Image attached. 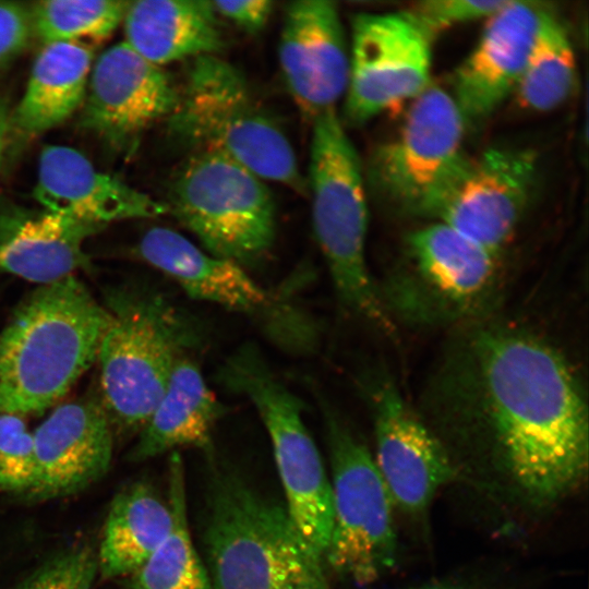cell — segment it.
I'll return each mask as SVG.
<instances>
[{
  "label": "cell",
  "instance_id": "1",
  "mask_svg": "<svg viewBox=\"0 0 589 589\" xmlns=\"http://www.w3.org/2000/svg\"><path fill=\"white\" fill-rule=\"evenodd\" d=\"M434 434L477 443L534 502L574 489L588 466V404L567 357L493 314L450 329L416 408Z\"/></svg>",
  "mask_w": 589,
  "mask_h": 589
},
{
  "label": "cell",
  "instance_id": "2",
  "mask_svg": "<svg viewBox=\"0 0 589 589\" xmlns=\"http://www.w3.org/2000/svg\"><path fill=\"white\" fill-rule=\"evenodd\" d=\"M108 312L74 275L40 285L0 333V412L41 414L97 361Z\"/></svg>",
  "mask_w": 589,
  "mask_h": 589
},
{
  "label": "cell",
  "instance_id": "3",
  "mask_svg": "<svg viewBox=\"0 0 589 589\" xmlns=\"http://www.w3.org/2000/svg\"><path fill=\"white\" fill-rule=\"evenodd\" d=\"M108 323L97 361L99 396L113 432H140L159 402L176 363L192 354L201 333L161 292L127 286L109 290Z\"/></svg>",
  "mask_w": 589,
  "mask_h": 589
},
{
  "label": "cell",
  "instance_id": "4",
  "mask_svg": "<svg viewBox=\"0 0 589 589\" xmlns=\"http://www.w3.org/2000/svg\"><path fill=\"white\" fill-rule=\"evenodd\" d=\"M204 545L212 589H327L324 560L286 507L229 471L212 479Z\"/></svg>",
  "mask_w": 589,
  "mask_h": 589
},
{
  "label": "cell",
  "instance_id": "5",
  "mask_svg": "<svg viewBox=\"0 0 589 589\" xmlns=\"http://www.w3.org/2000/svg\"><path fill=\"white\" fill-rule=\"evenodd\" d=\"M167 121L172 140L191 154L216 153L263 180L308 192L289 139L242 73L217 55L190 62Z\"/></svg>",
  "mask_w": 589,
  "mask_h": 589
},
{
  "label": "cell",
  "instance_id": "6",
  "mask_svg": "<svg viewBox=\"0 0 589 589\" xmlns=\"http://www.w3.org/2000/svg\"><path fill=\"white\" fill-rule=\"evenodd\" d=\"M308 192L314 233L345 308L388 337L397 327L366 265L368 205L359 155L335 109L312 121Z\"/></svg>",
  "mask_w": 589,
  "mask_h": 589
},
{
  "label": "cell",
  "instance_id": "7",
  "mask_svg": "<svg viewBox=\"0 0 589 589\" xmlns=\"http://www.w3.org/2000/svg\"><path fill=\"white\" fill-rule=\"evenodd\" d=\"M405 244L402 257L377 284L395 325L453 329L493 314L500 254L436 221L412 231Z\"/></svg>",
  "mask_w": 589,
  "mask_h": 589
},
{
  "label": "cell",
  "instance_id": "8",
  "mask_svg": "<svg viewBox=\"0 0 589 589\" xmlns=\"http://www.w3.org/2000/svg\"><path fill=\"white\" fill-rule=\"evenodd\" d=\"M217 377L257 411L271 438L285 507L300 534L324 560L333 528L332 484L305 426L301 400L250 344L225 360Z\"/></svg>",
  "mask_w": 589,
  "mask_h": 589
},
{
  "label": "cell",
  "instance_id": "9",
  "mask_svg": "<svg viewBox=\"0 0 589 589\" xmlns=\"http://www.w3.org/2000/svg\"><path fill=\"white\" fill-rule=\"evenodd\" d=\"M169 201L168 209L215 256L243 265L273 245L276 209L265 180L223 155L191 154L171 181Z\"/></svg>",
  "mask_w": 589,
  "mask_h": 589
},
{
  "label": "cell",
  "instance_id": "10",
  "mask_svg": "<svg viewBox=\"0 0 589 589\" xmlns=\"http://www.w3.org/2000/svg\"><path fill=\"white\" fill-rule=\"evenodd\" d=\"M322 410L333 476V528L324 561L366 586L395 563L393 502L366 445L327 402Z\"/></svg>",
  "mask_w": 589,
  "mask_h": 589
},
{
  "label": "cell",
  "instance_id": "11",
  "mask_svg": "<svg viewBox=\"0 0 589 589\" xmlns=\"http://www.w3.org/2000/svg\"><path fill=\"white\" fill-rule=\"evenodd\" d=\"M139 254L189 297L245 315L284 349L302 353L316 345L314 322L288 294L262 287L239 263L206 252L181 233L154 227L141 238Z\"/></svg>",
  "mask_w": 589,
  "mask_h": 589
},
{
  "label": "cell",
  "instance_id": "12",
  "mask_svg": "<svg viewBox=\"0 0 589 589\" xmlns=\"http://www.w3.org/2000/svg\"><path fill=\"white\" fill-rule=\"evenodd\" d=\"M465 129L453 96L430 84L411 100L396 137L373 155V187L398 209L428 217L465 158Z\"/></svg>",
  "mask_w": 589,
  "mask_h": 589
},
{
  "label": "cell",
  "instance_id": "13",
  "mask_svg": "<svg viewBox=\"0 0 589 589\" xmlns=\"http://www.w3.org/2000/svg\"><path fill=\"white\" fill-rule=\"evenodd\" d=\"M360 386L373 421V458L390 500L408 514L422 513L454 478L452 456L387 368L369 369Z\"/></svg>",
  "mask_w": 589,
  "mask_h": 589
},
{
  "label": "cell",
  "instance_id": "14",
  "mask_svg": "<svg viewBox=\"0 0 589 589\" xmlns=\"http://www.w3.org/2000/svg\"><path fill=\"white\" fill-rule=\"evenodd\" d=\"M433 39L405 12L354 16L346 121L361 124L414 99L430 83Z\"/></svg>",
  "mask_w": 589,
  "mask_h": 589
},
{
  "label": "cell",
  "instance_id": "15",
  "mask_svg": "<svg viewBox=\"0 0 589 589\" xmlns=\"http://www.w3.org/2000/svg\"><path fill=\"white\" fill-rule=\"evenodd\" d=\"M536 175L537 157L529 149L465 156L428 217L501 255L525 214Z\"/></svg>",
  "mask_w": 589,
  "mask_h": 589
},
{
  "label": "cell",
  "instance_id": "16",
  "mask_svg": "<svg viewBox=\"0 0 589 589\" xmlns=\"http://www.w3.org/2000/svg\"><path fill=\"white\" fill-rule=\"evenodd\" d=\"M178 98L163 68L122 41L93 63L81 124L112 146L128 147L154 122L167 119Z\"/></svg>",
  "mask_w": 589,
  "mask_h": 589
},
{
  "label": "cell",
  "instance_id": "17",
  "mask_svg": "<svg viewBox=\"0 0 589 589\" xmlns=\"http://www.w3.org/2000/svg\"><path fill=\"white\" fill-rule=\"evenodd\" d=\"M278 60L285 85L311 120L335 109L349 80V46L337 4L329 0L290 2L284 14Z\"/></svg>",
  "mask_w": 589,
  "mask_h": 589
},
{
  "label": "cell",
  "instance_id": "18",
  "mask_svg": "<svg viewBox=\"0 0 589 589\" xmlns=\"http://www.w3.org/2000/svg\"><path fill=\"white\" fill-rule=\"evenodd\" d=\"M33 438L36 476L27 496L49 500L74 494L109 468L113 429L99 393L56 407Z\"/></svg>",
  "mask_w": 589,
  "mask_h": 589
},
{
  "label": "cell",
  "instance_id": "19",
  "mask_svg": "<svg viewBox=\"0 0 589 589\" xmlns=\"http://www.w3.org/2000/svg\"><path fill=\"white\" fill-rule=\"evenodd\" d=\"M543 11L536 2L508 0L486 19L477 46L454 76L452 96L466 125L484 120L515 91Z\"/></svg>",
  "mask_w": 589,
  "mask_h": 589
},
{
  "label": "cell",
  "instance_id": "20",
  "mask_svg": "<svg viewBox=\"0 0 589 589\" xmlns=\"http://www.w3.org/2000/svg\"><path fill=\"white\" fill-rule=\"evenodd\" d=\"M34 197L44 211L104 227L107 223L163 215L168 207L101 172L77 149L43 148Z\"/></svg>",
  "mask_w": 589,
  "mask_h": 589
},
{
  "label": "cell",
  "instance_id": "21",
  "mask_svg": "<svg viewBox=\"0 0 589 589\" xmlns=\"http://www.w3.org/2000/svg\"><path fill=\"white\" fill-rule=\"evenodd\" d=\"M100 227L43 211L0 219V273L47 285L83 267L88 237Z\"/></svg>",
  "mask_w": 589,
  "mask_h": 589
},
{
  "label": "cell",
  "instance_id": "22",
  "mask_svg": "<svg viewBox=\"0 0 589 589\" xmlns=\"http://www.w3.org/2000/svg\"><path fill=\"white\" fill-rule=\"evenodd\" d=\"M125 43L147 61L168 63L216 56L223 33L211 1L140 0L129 2Z\"/></svg>",
  "mask_w": 589,
  "mask_h": 589
},
{
  "label": "cell",
  "instance_id": "23",
  "mask_svg": "<svg viewBox=\"0 0 589 589\" xmlns=\"http://www.w3.org/2000/svg\"><path fill=\"white\" fill-rule=\"evenodd\" d=\"M221 407L192 354L179 360L130 458L142 461L177 447L208 449Z\"/></svg>",
  "mask_w": 589,
  "mask_h": 589
},
{
  "label": "cell",
  "instance_id": "24",
  "mask_svg": "<svg viewBox=\"0 0 589 589\" xmlns=\"http://www.w3.org/2000/svg\"><path fill=\"white\" fill-rule=\"evenodd\" d=\"M93 58L91 46L45 44L16 108V125L28 133H41L69 119L83 105Z\"/></svg>",
  "mask_w": 589,
  "mask_h": 589
},
{
  "label": "cell",
  "instance_id": "25",
  "mask_svg": "<svg viewBox=\"0 0 589 589\" xmlns=\"http://www.w3.org/2000/svg\"><path fill=\"white\" fill-rule=\"evenodd\" d=\"M169 503L144 482L132 483L113 498L97 555L105 577L134 575L168 536Z\"/></svg>",
  "mask_w": 589,
  "mask_h": 589
},
{
  "label": "cell",
  "instance_id": "26",
  "mask_svg": "<svg viewBox=\"0 0 589 589\" xmlns=\"http://www.w3.org/2000/svg\"><path fill=\"white\" fill-rule=\"evenodd\" d=\"M169 462L171 529L147 562L132 575V589H212L206 566L189 530L182 459L173 453Z\"/></svg>",
  "mask_w": 589,
  "mask_h": 589
},
{
  "label": "cell",
  "instance_id": "27",
  "mask_svg": "<svg viewBox=\"0 0 589 589\" xmlns=\"http://www.w3.org/2000/svg\"><path fill=\"white\" fill-rule=\"evenodd\" d=\"M576 81V59L568 34L546 9L524 72L515 88L521 106L549 111L570 95Z\"/></svg>",
  "mask_w": 589,
  "mask_h": 589
},
{
  "label": "cell",
  "instance_id": "28",
  "mask_svg": "<svg viewBox=\"0 0 589 589\" xmlns=\"http://www.w3.org/2000/svg\"><path fill=\"white\" fill-rule=\"evenodd\" d=\"M128 5L118 0L40 1L29 9L33 34L45 44H97L115 32Z\"/></svg>",
  "mask_w": 589,
  "mask_h": 589
},
{
  "label": "cell",
  "instance_id": "29",
  "mask_svg": "<svg viewBox=\"0 0 589 589\" xmlns=\"http://www.w3.org/2000/svg\"><path fill=\"white\" fill-rule=\"evenodd\" d=\"M35 476L34 438L24 417L0 412V491L27 495Z\"/></svg>",
  "mask_w": 589,
  "mask_h": 589
},
{
  "label": "cell",
  "instance_id": "30",
  "mask_svg": "<svg viewBox=\"0 0 589 589\" xmlns=\"http://www.w3.org/2000/svg\"><path fill=\"white\" fill-rule=\"evenodd\" d=\"M98 569L89 548H75L45 563L19 589H92Z\"/></svg>",
  "mask_w": 589,
  "mask_h": 589
},
{
  "label": "cell",
  "instance_id": "31",
  "mask_svg": "<svg viewBox=\"0 0 589 589\" xmlns=\"http://www.w3.org/2000/svg\"><path fill=\"white\" fill-rule=\"evenodd\" d=\"M508 0H425L404 10L432 39L450 26L489 17Z\"/></svg>",
  "mask_w": 589,
  "mask_h": 589
},
{
  "label": "cell",
  "instance_id": "32",
  "mask_svg": "<svg viewBox=\"0 0 589 589\" xmlns=\"http://www.w3.org/2000/svg\"><path fill=\"white\" fill-rule=\"evenodd\" d=\"M32 34L31 10L19 2L0 1V70L25 49Z\"/></svg>",
  "mask_w": 589,
  "mask_h": 589
},
{
  "label": "cell",
  "instance_id": "33",
  "mask_svg": "<svg viewBox=\"0 0 589 589\" xmlns=\"http://www.w3.org/2000/svg\"><path fill=\"white\" fill-rule=\"evenodd\" d=\"M217 14L249 34L261 32L267 24L274 3L268 0L211 1Z\"/></svg>",
  "mask_w": 589,
  "mask_h": 589
},
{
  "label": "cell",
  "instance_id": "34",
  "mask_svg": "<svg viewBox=\"0 0 589 589\" xmlns=\"http://www.w3.org/2000/svg\"><path fill=\"white\" fill-rule=\"evenodd\" d=\"M10 115L7 106L0 101V167L4 158L10 133Z\"/></svg>",
  "mask_w": 589,
  "mask_h": 589
},
{
  "label": "cell",
  "instance_id": "35",
  "mask_svg": "<svg viewBox=\"0 0 589 589\" xmlns=\"http://www.w3.org/2000/svg\"><path fill=\"white\" fill-rule=\"evenodd\" d=\"M416 589H460L458 587H455V586H450V585H431V586H424V587H420V588H416Z\"/></svg>",
  "mask_w": 589,
  "mask_h": 589
}]
</instances>
